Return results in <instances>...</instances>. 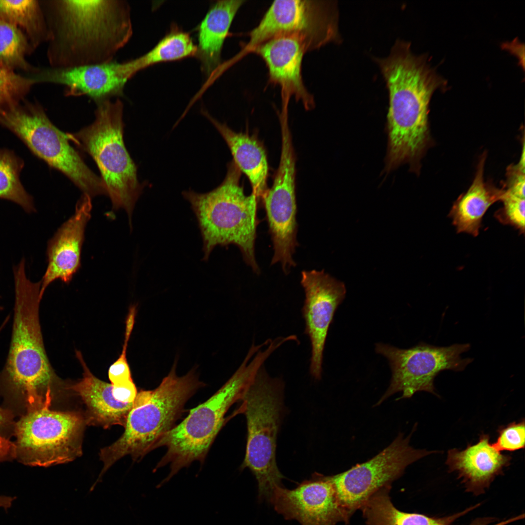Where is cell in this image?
<instances>
[{"label":"cell","mask_w":525,"mask_h":525,"mask_svg":"<svg viewBox=\"0 0 525 525\" xmlns=\"http://www.w3.org/2000/svg\"><path fill=\"white\" fill-rule=\"evenodd\" d=\"M84 369L83 377L68 389L79 396L86 406V425L107 428L114 425L124 426L133 403L119 401L114 395L111 384L96 378L86 365L81 353L76 352Z\"/></svg>","instance_id":"21"},{"label":"cell","mask_w":525,"mask_h":525,"mask_svg":"<svg viewBox=\"0 0 525 525\" xmlns=\"http://www.w3.org/2000/svg\"><path fill=\"white\" fill-rule=\"evenodd\" d=\"M47 404L22 415L15 423V458L32 466L71 462L82 455L84 418L52 410Z\"/></svg>","instance_id":"10"},{"label":"cell","mask_w":525,"mask_h":525,"mask_svg":"<svg viewBox=\"0 0 525 525\" xmlns=\"http://www.w3.org/2000/svg\"><path fill=\"white\" fill-rule=\"evenodd\" d=\"M525 423L523 419L501 426L497 430L498 437L493 446L498 451L513 452L524 449L525 444Z\"/></svg>","instance_id":"33"},{"label":"cell","mask_w":525,"mask_h":525,"mask_svg":"<svg viewBox=\"0 0 525 525\" xmlns=\"http://www.w3.org/2000/svg\"><path fill=\"white\" fill-rule=\"evenodd\" d=\"M388 91L385 171L402 164L419 174L421 160L432 144L428 114L431 97L447 81L433 67L427 54L413 53L410 43L398 39L389 54L374 59Z\"/></svg>","instance_id":"1"},{"label":"cell","mask_w":525,"mask_h":525,"mask_svg":"<svg viewBox=\"0 0 525 525\" xmlns=\"http://www.w3.org/2000/svg\"><path fill=\"white\" fill-rule=\"evenodd\" d=\"M136 308H130L126 321L125 339L120 356L109 368L108 375L110 384L113 386L123 385L132 380L130 368L127 363L126 349L132 331L136 316Z\"/></svg>","instance_id":"31"},{"label":"cell","mask_w":525,"mask_h":525,"mask_svg":"<svg viewBox=\"0 0 525 525\" xmlns=\"http://www.w3.org/2000/svg\"><path fill=\"white\" fill-rule=\"evenodd\" d=\"M242 173L232 160L222 183L212 190L199 193L182 192L197 221L202 239L203 261H207L217 246H237L243 259L259 274L255 242L259 223L258 200L252 192L246 195L240 184Z\"/></svg>","instance_id":"4"},{"label":"cell","mask_w":525,"mask_h":525,"mask_svg":"<svg viewBox=\"0 0 525 525\" xmlns=\"http://www.w3.org/2000/svg\"><path fill=\"white\" fill-rule=\"evenodd\" d=\"M31 76L36 83L64 87L66 96H87L96 103L123 96L127 81L133 77L127 61H112L68 68L36 70Z\"/></svg>","instance_id":"17"},{"label":"cell","mask_w":525,"mask_h":525,"mask_svg":"<svg viewBox=\"0 0 525 525\" xmlns=\"http://www.w3.org/2000/svg\"><path fill=\"white\" fill-rule=\"evenodd\" d=\"M268 502L284 519L296 520L301 525L349 524L329 476L314 475L292 490L277 487Z\"/></svg>","instance_id":"16"},{"label":"cell","mask_w":525,"mask_h":525,"mask_svg":"<svg viewBox=\"0 0 525 525\" xmlns=\"http://www.w3.org/2000/svg\"><path fill=\"white\" fill-rule=\"evenodd\" d=\"M295 180V154L283 150L273 184L262 200L273 245L271 264L280 262L286 274L296 265L293 255L298 245Z\"/></svg>","instance_id":"14"},{"label":"cell","mask_w":525,"mask_h":525,"mask_svg":"<svg viewBox=\"0 0 525 525\" xmlns=\"http://www.w3.org/2000/svg\"><path fill=\"white\" fill-rule=\"evenodd\" d=\"M502 199L503 207L495 215L501 223L509 225L518 229L521 233L525 231V198L507 192L505 190Z\"/></svg>","instance_id":"32"},{"label":"cell","mask_w":525,"mask_h":525,"mask_svg":"<svg viewBox=\"0 0 525 525\" xmlns=\"http://www.w3.org/2000/svg\"><path fill=\"white\" fill-rule=\"evenodd\" d=\"M249 350L244 361L229 380L210 398L191 409L179 424L166 433L154 449L167 448L165 455L154 471L170 464L168 476L158 486L167 482L183 468L194 461L203 462L225 421V416L235 402L242 400L259 369L267 359L259 351Z\"/></svg>","instance_id":"5"},{"label":"cell","mask_w":525,"mask_h":525,"mask_svg":"<svg viewBox=\"0 0 525 525\" xmlns=\"http://www.w3.org/2000/svg\"><path fill=\"white\" fill-rule=\"evenodd\" d=\"M24 166L23 159L14 151L0 148V199L12 201L30 213L36 210L32 196L20 181Z\"/></svg>","instance_id":"27"},{"label":"cell","mask_w":525,"mask_h":525,"mask_svg":"<svg viewBox=\"0 0 525 525\" xmlns=\"http://www.w3.org/2000/svg\"><path fill=\"white\" fill-rule=\"evenodd\" d=\"M490 439L489 435L482 433L476 443L468 444L462 450L454 448L448 451L445 463L449 472H455L465 491L474 495L484 493L510 464L511 457L497 451Z\"/></svg>","instance_id":"20"},{"label":"cell","mask_w":525,"mask_h":525,"mask_svg":"<svg viewBox=\"0 0 525 525\" xmlns=\"http://www.w3.org/2000/svg\"><path fill=\"white\" fill-rule=\"evenodd\" d=\"M487 154L481 156L473 181L468 190L461 194L453 205L449 216L458 232L474 236L479 234L482 218L489 207L501 201L505 192L484 180V172Z\"/></svg>","instance_id":"23"},{"label":"cell","mask_w":525,"mask_h":525,"mask_svg":"<svg viewBox=\"0 0 525 525\" xmlns=\"http://www.w3.org/2000/svg\"><path fill=\"white\" fill-rule=\"evenodd\" d=\"M175 367V363L157 388L141 390L137 393L128 414L123 433L115 442L100 451V458L104 464L100 475L126 455L137 460L153 450L159 440L174 427L188 400L205 385L194 370L178 377Z\"/></svg>","instance_id":"6"},{"label":"cell","mask_w":525,"mask_h":525,"mask_svg":"<svg viewBox=\"0 0 525 525\" xmlns=\"http://www.w3.org/2000/svg\"><path fill=\"white\" fill-rule=\"evenodd\" d=\"M391 487L384 488L371 496L360 509L365 525H452L458 518L478 507L480 504L443 517L406 513L396 508L391 501Z\"/></svg>","instance_id":"25"},{"label":"cell","mask_w":525,"mask_h":525,"mask_svg":"<svg viewBox=\"0 0 525 525\" xmlns=\"http://www.w3.org/2000/svg\"><path fill=\"white\" fill-rule=\"evenodd\" d=\"M14 316L10 347L0 372V393L25 413L52 403L54 376L39 321L41 280L33 282L25 267L13 270Z\"/></svg>","instance_id":"3"},{"label":"cell","mask_w":525,"mask_h":525,"mask_svg":"<svg viewBox=\"0 0 525 525\" xmlns=\"http://www.w3.org/2000/svg\"><path fill=\"white\" fill-rule=\"evenodd\" d=\"M245 2L243 0L218 1L201 21L196 54L207 74L212 73L220 65L223 44L237 12Z\"/></svg>","instance_id":"24"},{"label":"cell","mask_w":525,"mask_h":525,"mask_svg":"<svg viewBox=\"0 0 525 525\" xmlns=\"http://www.w3.org/2000/svg\"><path fill=\"white\" fill-rule=\"evenodd\" d=\"M0 125L18 137L30 151L62 172L90 197L106 195L102 178L70 145L67 134L50 120L37 104H20L0 115Z\"/></svg>","instance_id":"9"},{"label":"cell","mask_w":525,"mask_h":525,"mask_svg":"<svg viewBox=\"0 0 525 525\" xmlns=\"http://www.w3.org/2000/svg\"><path fill=\"white\" fill-rule=\"evenodd\" d=\"M14 425L12 412L0 406V433L6 437L4 434L11 430L13 432Z\"/></svg>","instance_id":"35"},{"label":"cell","mask_w":525,"mask_h":525,"mask_svg":"<svg viewBox=\"0 0 525 525\" xmlns=\"http://www.w3.org/2000/svg\"><path fill=\"white\" fill-rule=\"evenodd\" d=\"M35 84L31 77L0 65V115L19 105Z\"/></svg>","instance_id":"30"},{"label":"cell","mask_w":525,"mask_h":525,"mask_svg":"<svg viewBox=\"0 0 525 525\" xmlns=\"http://www.w3.org/2000/svg\"><path fill=\"white\" fill-rule=\"evenodd\" d=\"M30 45L24 33L13 24L0 18V65L12 70L35 71L25 59Z\"/></svg>","instance_id":"29"},{"label":"cell","mask_w":525,"mask_h":525,"mask_svg":"<svg viewBox=\"0 0 525 525\" xmlns=\"http://www.w3.org/2000/svg\"><path fill=\"white\" fill-rule=\"evenodd\" d=\"M0 18L19 28L29 37L32 48L48 41V26L41 4L38 0H0Z\"/></svg>","instance_id":"26"},{"label":"cell","mask_w":525,"mask_h":525,"mask_svg":"<svg viewBox=\"0 0 525 525\" xmlns=\"http://www.w3.org/2000/svg\"><path fill=\"white\" fill-rule=\"evenodd\" d=\"M15 458V445L0 433V462Z\"/></svg>","instance_id":"34"},{"label":"cell","mask_w":525,"mask_h":525,"mask_svg":"<svg viewBox=\"0 0 525 525\" xmlns=\"http://www.w3.org/2000/svg\"><path fill=\"white\" fill-rule=\"evenodd\" d=\"M308 51L300 38L281 35L260 44L252 52L265 62L269 82L280 87L281 102L289 103L294 97L306 110H311L315 106V101L304 84L301 73L303 56Z\"/></svg>","instance_id":"18"},{"label":"cell","mask_w":525,"mask_h":525,"mask_svg":"<svg viewBox=\"0 0 525 525\" xmlns=\"http://www.w3.org/2000/svg\"><path fill=\"white\" fill-rule=\"evenodd\" d=\"M468 343L437 347L421 343L408 349H401L383 343L376 344L377 353L386 358L392 371L388 388L377 405L395 393L402 392L399 399L411 398L418 391L437 395L434 381L441 371H462L473 359L462 358L469 350Z\"/></svg>","instance_id":"12"},{"label":"cell","mask_w":525,"mask_h":525,"mask_svg":"<svg viewBox=\"0 0 525 525\" xmlns=\"http://www.w3.org/2000/svg\"><path fill=\"white\" fill-rule=\"evenodd\" d=\"M338 12L334 1H274L258 24L248 34L249 41L238 58L252 52L260 44L274 37L292 35L301 39L308 51L341 40Z\"/></svg>","instance_id":"11"},{"label":"cell","mask_w":525,"mask_h":525,"mask_svg":"<svg viewBox=\"0 0 525 525\" xmlns=\"http://www.w3.org/2000/svg\"><path fill=\"white\" fill-rule=\"evenodd\" d=\"M91 197L83 194L74 214L49 240L48 266L41 280V298L46 288L57 280L69 283L81 266V254L86 225L91 217Z\"/></svg>","instance_id":"19"},{"label":"cell","mask_w":525,"mask_h":525,"mask_svg":"<svg viewBox=\"0 0 525 525\" xmlns=\"http://www.w3.org/2000/svg\"><path fill=\"white\" fill-rule=\"evenodd\" d=\"M15 499V497L0 496V507L7 509L11 506L13 501Z\"/></svg>","instance_id":"37"},{"label":"cell","mask_w":525,"mask_h":525,"mask_svg":"<svg viewBox=\"0 0 525 525\" xmlns=\"http://www.w3.org/2000/svg\"><path fill=\"white\" fill-rule=\"evenodd\" d=\"M197 47L187 33L174 30L163 38L151 50L132 60L136 71L156 63L176 60L195 55Z\"/></svg>","instance_id":"28"},{"label":"cell","mask_w":525,"mask_h":525,"mask_svg":"<svg viewBox=\"0 0 525 525\" xmlns=\"http://www.w3.org/2000/svg\"><path fill=\"white\" fill-rule=\"evenodd\" d=\"M41 5L49 33L52 68L107 63L133 34L131 9L125 0H52Z\"/></svg>","instance_id":"2"},{"label":"cell","mask_w":525,"mask_h":525,"mask_svg":"<svg viewBox=\"0 0 525 525\" xmlns=\"http://www.w3.org/2000/svg\"><path fill=\"white\" fill-rule=\"evenodd\" d=\"M2 309H3L2 307H1V306H0V311H1V310H2Z\"/></svg>","instance_id":"38"},{"label":"cell","mask_w":525,"mask_h":525,"mask_svg":"<svg viewBox=\"0 0 525 525\" xmlns=\"http://www.w3.org/2000/svg\"><path fill=\"white\" fill-rule=\"evenodd\" d=\"M283 390L282 381L270 378L263 366L242 400L247 438L241 467L248 468L255 476L260 500L269 501L273 490L282 486L284 476L278 468L276 451L282 416Z\"/></svg>","instance_id":"8"},{"label":"cell","mask_w":525,"mask_h":525,"mask_svg":"<svg viewBox=\"0 0 525 525\" xmlns=\"http://www.w3.org/2000/svg\"><path fill=\"white\" fill-rule=\"evenodd\" d=\"M97 104L92 124L66 134L69 140L92 158L113 210L124 209L131 224L134 208L145 185L138 180L137 167L123 142V104L119 98Z\"/></svg>","instance_id":"7"},{"label":"cell","mask_w":525,"mask_h":525,"mask_svg":"<svg viewBox=\"0 0 525 525\" xmlns=\"http://www.w3.org/2000/svg\"><path fill=\"white\" fill-rule=\"evenodd\" d=\"M202 114L213 124L228 146L233 161L241 173L248 178L252 192L258 198H262L268 188V164L263 145L257 138L247 133L237 132L226 123H222L206 111Z\"/></svg>","instance_id":"22"},{"label":"cell","mask_w":525,"mask_h":525,"mask_svg":"<svg viewBox=\"0 0 525 525\" xmlns=\"http://www.w3.org/2000/svg\"><path fill=\"white\" fill-rule=\"evenodd\" d=\"M412 433L406 438L400 433L372 458L345 472L329 476L339 504L350 520L374 493L391 487L408 465L430 454L440 452L412 447L409 441Z\"/></svg>","instance_id":"13"},{"label":"cell","mask_w":525,"mask_h":525,"mask_svg":"<svg viewBox=\"0 0 525 525\" xmlns=\"http://www.w3.org/2000/svg\"><path fill=\"white\" fill-rule=\"evenodd\" d=\"M525 514L519 515L508 520L501 521L494 525H506L514 521L524 518ZM497 519L493 517H480L472 521L469 525H489L495 522Z\"/></svg>","instance_id":"36"},{"label":"cell","mask_w":525,"mask_h":525,"mask_svg":"<svg viewBox=\"0 0 525 525\" xmlns=\"http://www.w3.org/2000/svg\"><path fill=\"white\" fill-rule=\"evenodd\" d=\"M300 282L305 294L302 309L304 333L309 336L312 347L310 372L315 379L320 380L328 330L346 289L342 282L324 270L302 271Z\"/></svg>","instance_id":"15"}]
</instances>
